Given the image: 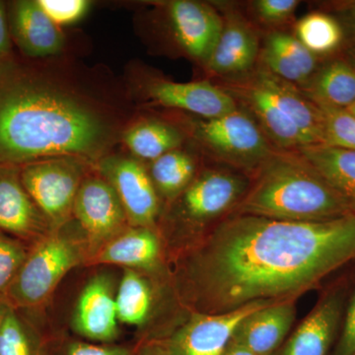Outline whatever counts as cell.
Segmentation results:
<instances>
[{"mask_svg":"<svg viewBox=\"0 0 355 355\" xmlns=\"http://www.w3.org/2000/svg\"><path fill=\"white\" fill-rule=\"evenodd\" d=\"M272 302L258 301L222 314L191 312L164 342L172 355H223L243 320Z\"/></svg>","mask_w":355,"mask_h":355,"instance_id":"14","label":"cell"},{"mask_svg":"<svg viewBox=\"0 0 355 355\" xmlns=\"http://www.w3.org/2000/svg\"><path fill=\"white\" fill-rule=\"evenodd\" d=\"M12 44L7 18L6 4L0 1V62L13 55Z\"/></svg>","mask_w":355,"mask_h":355,"instance_id":"36","label":"cell"},{"mask_svg":"<svg viewBox=\"0 0 355 355\" xmlns=\"http://www.w3.org/2000/svg\"><path fill=\"white\" fill-rule=\"evenodd\" d=\"M40 6L58 26L73 24L88 13L92 2L87 0H38Z\"/></svg>","mask_w":355,"mask_h":355,"instance_id":"33","label":"cell"},{"mask_svg":"<svg viewBox=\"0 0 355 355\" xmlns=\"http://www.w3.org/2000/svg\"><path fill=\"white\" fill-rule=\"evenodd\" d=\"M135 27L151 49L187 58L205 69L220 35L222 16L214 4L197 0L149 2Z\"/></svg>","mask_w":355,"mask_h":355,"instance_id":"5","label":"cell"},{"mask_svg":"<svg viewBox=\"0 0 355 355\" xmlns=\"http://www.w3.org/2000/svg\"><path fill=\"white\" fill-rule=\"evenodd\" d=\"M343 14V22L355 37V9H340Z\"/></svg>","mask_w":355,"mask_h":355,"instance_id":"38","label":"cell"},{"mask_svg":"<svg viewBox=\"0 0 355 355\" xmlns=\"http://www.w3.org/2000/svg\"><path fill=\"white\" fill-rule=\"evenodd\" d=\"M90 258L87 241L74 219L34 243L6 292L16 310L44 305L65 275Z\"/></svg>","mask_w":355,"mask_h":355,"instance_id":"6","label":"cell"},{"mask_svg":"<svg viewBox=\"0 0 355 355\" xmlns=\"http://www.w3.org/2000/svg\"><path fill=\"white\" fill-rule=\"evenodd\" d=\"M252 71L239 78L218 80L217 85L254 119L275 149L297 151L307 146L295 123L279 108Z\"/></svg>","mask_w":355,"mask_h":355,"instance_id":"13","label":"cell"},{"mask_svg":"<svg viewBox=\"0 0 355 355\" xmlns=\"http://www.w3.org/2000/svg\"><path fill=\"white\" fill-rule=\"evenodd\" d=\"M60 355H137L128 347L112 343H96L72 340L64 345Z\"/></svg>","mask_w":355,"mask_h":355,"instance_id":"34","label":"cell"},{"mask_svg":"<svg viewBox=\"0 0 355 355\" xmlns=\"http://www.w3.org/2000/svg\"><path fill=\"white\" fill-rule=\"evenodd\" d=\"M39 349L20 311L12 308L0 326V355H37Z\"/></svg>","mask_w":355,"mask_h":355,"instance_id":"29","label":"cell"},{"mask_svg":"<svg viewBox=\"0 0 355 355\" xmlns=\"http://www.w3.org/2000/svg\"><path fill=\"white\" fill-rule=\"evenodd\" d=\"M12 308L13 306L11 305L10 301L8 300L6 294L0 293V326H1L7 313Z\"/></svg>","mask_w":355,"mask_h":355,"instance_id":"39","label":"cell"},{"mask_svg":"<svg viewBox=\"0 0 355 355\" xmlns=\"http://www.w3.org/2000/svg\"><path fill=\"white\" fill-rule=\"evenodd\" d=\"M155 292L148 275L123 268L116 287V306L120 324L130 327L146 326L153 316Z\"/></svg>","mask_w":355,"mask_h":355,"instance_id":"27","label":"cell"},{"mask_svg":"<svg viewBox=\"0 0 355 355\" xmlns=\"http://www.w3.org/2000/svg\"><path fill=\"white\" fill-rule=\"evenodd\" d=\"M249 186L250 178L242 173L218 165L202 167L190 186L163 207L159 222L177 234H205L232 214Z\"/></svg>","mask_w":355,"mask_h":355,"instance_id":"7","label":"cell"},{"mask_svg":"<svg viewBox=\"0 0 355 355\" xmlns=\"http://www.w3.org/2000/svg\"><path fill=\"white\" fill-rule=\"evenodd\" d=\"M296 314V299L270 303L243 320L230 343L254 355H272L291 333Z\"/></svg>","mask_w":355,"mask_h":355,"instance_id":"20","label":"cell"},{"mask_svg":"<svg viewBox=\"0 0 355 355\" xmlns=\"http://www.w3.org/2000/svg\"><path fill=\"white\" fill-rule=\"evenodd\" d=\"M349 57H350V64L354 65L355 67V46L352 49L349 51Z\"/></svg>","mask_w":355,"mask_h":355,"instance_id":"42","label":"cell"},{"mask_svg":"<svg viewBox=\"0 0 355 355\" xmlns=\"http://www.w3.org/2000/svg\"><path fill=\"white\" fill-rule=\"evenodd\" d=\"M12 43L31 60L69 53V39L60 26L44 12L38 0H15L6 4Z\"/></svg>","mask_w":355,"mask_h":355,"instance_id":"16","label":"cell"},{"mask_svg":"<svg viewBox=\"0 0 355 355\" xmlns=\"http://www.w3.org/2000/svg\"><path fill=\"white\" fill-rule=\"evenodd\" d=\"M139 110L163 108L200 118H216L238 108L232 97L209 79L177 83L139 60H132L121 76Z\"/></svg>","mask_w":355,"mask_h":355,"instance_id":"8","label":"cell"},{"mask_svg":"<svg viewBox=\"0 0 355 355\" xmlns=\"http://www.w3.org/2000/svg\"><path fill=\"white\" fill-rule=\"evenodd\" d=\"M187 144L186 135L167 116L153 110H139L121 135L123 151L142 162H153Z\"/></svg>","mask_w":355,"mask_h":355,"instance_id":"21","label":"cell"},{"mask_svg":"<svg viewBox=\"0 0 355 355\" xmlns=\"http://www.w3.org/2000/svg\"><path fill=\"white\" fill-rule=\"evenodd\" d=\"M355 260V214L296 222L229 214L178 257L174 288L190 312L222 314L297 299Z\"/></svg>","mask_w":355,"mask_h":355,"instance_id":"1","label":"cell"},{"mask_svg":"<svg viewBox=\"0 0 355 355\" xmlns=\"http://www.w3.org/2000/svg\"><path fill=\"white\" fill-rule=\"evenodd\" d=\"M253 74L266 89L279 108L299 128L307 146L324 144L323 116L298 86L275 76L258 64Z\"/></svg>","mask_w":355,"mask_h":355,"instance_id":"22","label":"cell"},{"mask_svg":"<svg viewBox=\"0 0 355 355\" xmlns=\"http://www.w3.org/2000/svg\"><path fill=\"white\" fill-rule=\"evenodd\" d=\"M162 236L158 228L130 227L100 248L86 266L114 265L149 275L163 266Z\"/></svg>","mask_w":355,"mask_h":355,"instance_id":"19","label":"cell"},{"mask_svg":"<svg viewBox=\"0 0 355 355\" xmlns=\"http://www.w3.org/2000/svg\"><path fill=\"white\" fill-rule=\"evenodd\" d=\"M37 355H48V352H46V350L44 349V347H40L38 354H37Z\"/></svg>","mask_w":355,"mask_h":355,"instance_id":"43","label":"cell"},{"mask_svg":"<svg viewBox=\"0 0 355 355\" xmlns=\"http://www.w3.org/2000/svg\"><path fill=\"white\" fill-rule=\"evenodd\" d=\"M223 20L220 35L205 67L219 80L239 78L250 73L260 60L261 40L253 23L232 4L212 2Z\"/></svg>","mask_w":355,"mask_h":355,"instance_id":"12","label":"cell"},{"mask_svg":"<svg viewBox=\"0 0 355 355\" xmlns=\"http://www.w3.org/2000/svg\"><path fill=\"white\" fill-rule=\"evenodd\" d=\"M202 156L186 144L147 164L163 207L190 186L202 168Z\"/></svg>","mask_w":355,"mask_h":355,"instance_id":"24","label":"cell"},{"mask_svg":"<svg viewBox=\"0 0 355 355\" xmlns=\"http://www.w3.org/2000/svg\"><path fill=\"white\" fill-rule=\"evenodd\" d=\"M231 214L318 222L354 214L298 150L275 149L250 177L249 188Z\"/></svg>","mask_w":355,"mask_h":355,"instance_id":"3","label":"cell"},{"mask_svg":"<svg viewBox=\"0 0 355 355\" xmlns=\"http://www.w3.org/2000/svg\"><path fill=\"white\" fill-rule=\"evenodd\" d=\"M137 355H172L164 340H149L140 345Z\"/></svg>","mask_w":355,"mask_h":355,"instance_id":"37","label":"cell"},{"mask_svg":"<svg viewBox=\"0 0 355 355\" xmlns=\"http://www.w3.org/2000/svg\"><path fill=\"white\" fill-rule=\"evenodd\" d=\"M340 9L342 8H347V9H355V1H345L340 2V4H338Z\"/></svg>","mask_w":355,"mask_h":355,"instance_id":"41","label":"cell"},{"mask_svg":"<svg viewBox=\"0 0 355 355\" xmlns=\"http://www.w3.org/2000/svg\"><path fill=\"white\" fill-rule=\"evenodd\" d=\"M299 4L298 0H256L250 7L261 24L277 27L291 19Z\"/></svg>","mask_w":355,"mask_h":355,"instance_id":"32","label":"cell"},{"mask_svg":"<svg viewBox=\"0 0 355 355\" xmlns=\"http://www.w3.org/2000/svg\"><path fill=\"white\" fill-rule=\"evenodd\" d=\"M303 46L315 55H329L335 51L343 40L342 25L324 12L303 16L295 24V35Z\"/></svg>","mask_w":355,"mask_h":355,"instance_id":"28","label":"cell"},{"mask_svg":"<svg viewBox=\"0 0 355 355\" xmlns=\"http://www.w3.org/2000/svg\"><path fill=\"white\" fill-rule=\"evenodd\" d=\"M30 245L0 231V293L6 294L29 253Z\"/></svg>","mask_w":355,"mask_h":355,"instance_id":"31","label":"cell"},{"mask_svg":"<svg viewBox=\"0 0 355 355\" xmlns=\"http://www.w3.org/2000/svg\"><path fill=\"white\" fill-rule=\"evenodd\" d=\"M223 355H254L249 350L244 349V347H239V345H234V343H229L227 349Z\"/></svg>","mask_w":355,"mask_h":355,"instance_id":"40","label":"cell"},{"mask_svg":"<svg viewBox=\"0 0 355 355\" xmlns=\"http://www.w3.org/2000/svg\"><path fill=\"white\" fill-rule=\"evenodd\" d=\"M0 62V165L76 157L95 165L118 150L139 109L123 78L70 53Z\"/></svg>","mask_w":355,"mask_h":355,"instance_id":"2","label":"cell"},{"mask_svg":"<svg viewBox=\"0 0 355 355\" xmlns=\"http://www.w3.org/2000/svg\"><path fill=\"white\" fill-rule=\"evenodd\" d=\"M259 64L275 76L300 87L317 71L318 57L294 35L272 30L261 46Z\"/></svg>","mask_w":355,"mask_h":355,"instance_id":"23","label":"cell"},{"mask_svg":"<svg viewBox=\"0 0 355 355\" xmlns=\"http://www.w3.org/2000/svg\"><path fill=\"white\" fill-rule=\"evenodd\" d=\"M315 104L323 116L324 146L355 151V116L345 109Z\"/></svg>","mask_w":355,"mask_h":355,"instance_id":"30","label":"cell"},{"mask_svg":"<svg viewBox=\"0 0 355 355\" xmlns=\"http://www.w3.org/2000/svg\"><path fill=\"white\" fill-rule=\"evenodd\" d=\"M298 153L331 184L355 214V151L329 146H311Z\"/></svg>","mask_w":355,"mask_h":355,"instance_id":"25","label":"cell"},{"mask_svg":"<svg viewBox=\"0 0 355 355\" xmlns=\"http://www.w3.org/2000/svg\"><path fill=\"white\" fill-rule=\"evenodd\" d=\"M118 313L113 279L95 275L79 293L71 317L72 330L96 343H112L118 338Z\"/></svg>","mask_w":355,"mask_h":355,"instance_id":"18","label":"cell"},{"mask_svg":"<svg viewBox=\"0 0 355 355\" xmlns=\"http://www.w3.org/2000/svg\"><path fill=\"white\" fill-rule=\"evenodd\" d=\"M347 111L350 112V113L355 116V104L352 105V106L350 107V108L347 109Z\"/></svg>","mask_w":355,"mask_h":355,"instance_id":"44","label":"cell"},{"mask_svg":"<svg viewBox=\"0 0 355 355\" xmlns=\"http://www.w3.org/2000/svg\"><path fill=\"white\" fill-rule=\"evenodd\" d=\"M354 355H355V354Z\"/></svg>","mask_w":355,"mask_h":355,"instance_id":"45","label":"cell"},{"mask_svg":"<svg viewBox=\"0 0 355 355\" xmlns=\"http://www.w3.org/2000/svg\"><path fill=\"white\" fill-rule=\"evenodd\" d=\"M355 354V291L347 301L342 324V331L331 355H354Z\"/></svg>","mask_w":355,"mask_h":355,"instance_id":"35","label":"cell"},{"mask_svg":"<svg viewBox=\"0 0 355 355\" xmlns=\"http://www.w3.org/2000/svg\"><path fill=\"white\" fill-rule=\"evenodd\" d=\"M94 168L113 187L130 226L158 228L163 205L146 163L116 150L98 161Z\"/></svg>","mask_w":355,"mask_h":355,"instance_id":"10","label":"cell"},{"mask_svg":"<svg viewBox=\"0 0 355 355\" xmlns=\"http://www.w3.org/2000/svg\"><path fill=\"white\" fill-rule=\"evenodd\" d=\"M299 89L312 102L347 110L355 104V67L345 60H334L318 69Z\"/></svg>","mask_w":355,"mask_h":355,"instance_id":"26","label":"cell"},{"mask_svg":"<svg viewBox=\"0 0 355 355\" xmlns=\"http://www.w3.org/2000/svg\"><path fill=\"white\" fill-rule=\"evenodd\" d=\"M202 159L251 177L275 150L254 119L238 107L216 118L166 111Z\"/></svg>","mask_w":355,"mask_h":355,"instance_id":"4","label":"cell"},{"mask_svg":"<svg viewBox=\"0 0 355 355\" xmlns=\"http://www.w3.org/2000/svg\"><path fill=\"white\" fill-rule=\"evenodd\" d=\"M347 284L324 291L309 314L272 355H330L349 301Z\"/></svg>","mask_w":355,"mask_h":355,"instance_id":"15","label":"cell"},{"mask_svg":"<svg viewBox=\"0 0 355 355\" xmlns=\"http://www.w3.org/2000/svg\"><path fill=\"white\" fill-rule=\"evenodd\" d=\"M94 165L76 157L44 159L21 166V180L53 230L73 219L77 193Z\"/></svg>","mask_w":355,"mask_h":355,"instance_id":"9","label":"cell"},{"mask_svg":"<svg viewBox=\"0 0 355 355\" xmlns=\"http://www.w3.org/2000/svg\"><path fill=\"white\" fill-rule=\"evenodd\" d=\"M73 219L85 236L90 257L130 227L120 198L94 167L84 178L77 193Z\"/></svg>","mask_w":355,"mask_h":355,"instance_id":"11","label":"cell"},{"mask_svg":"<svg viewBox=\"0 0 355 355\" xmlns=\"http://www.w3.org/2000/svg\"><path fill=\"white\" fill-rule=\"evenodd\" d=\"M0 231L32 246L53 231L21 180V166L0 165Z\"/></svg>","mask_w":355,"mask_h":355,"instance_id":"17","label":"cell"}]
</instances>
